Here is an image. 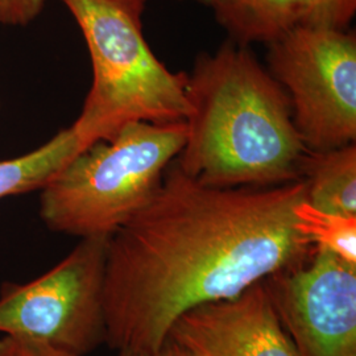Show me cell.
<instances>
[{
  "label": "cell",
  "mask_w": 356,
  "mask_h": 356,
  "mask_svg": "<svg viewBox=\"0 0 356 356\" xmlns=\"http://www.w3.org/2000/svg\"><path fill=\"white\" fill-rule=\"evenodd\" d=\"M264 284L296 356H356V266L316 248Z\"/></svg>",
  "instance_id": "cell-7"
},
{
  "label": "cell",
  "mask_w": 356,
  "mask_h": 356,
  "mask_svg": "<svg viewBox=\"0 0 356 356\" xmlns=\"http://www.w3.org/2000/svg\"><path fill=\"white\" fill-rule=\"evenodd\" d=\"M3 26H26L38 19L47 0H0Z\"/></svg>",
  "instance_id": "cell-15"
},
{
  "label": "cell",
  "mask_w": 356,
  "mask_h": 356,
  "mask_svg": "<svg viewBox=\"0 0 356 356\" xmlns=\"http://www.w3.org/2000/svg\"><path fill=\"white\" fill-rule=\"evenodd\" d=\"M305 200L302 178L216 188L173 161L152 198L108 236L106 344L132 355L153 351L185 312L305 263L316 248L294 213Z\"/></svg>",
  "instance_id": "cell-1"
},
{
  "label": "cell",
  "mask_w": 356,
  "mask_h": 356,
  "mask_svg": "<svg viewBox=\"0 0 356 356\" xmlns=\"http://www.w3.org/2000/svg\"><path fill=\"white\" fill-rule=\"evenodd\" d=\"M118 356H134L131 353H128V351H119L118 353Z\"/></svg>",
  "instance_id": "cell-17"
},
{
  "label": "cell",
  "mask_w": 356,
  "mask_h": 356,
  "mask_svg": "<svg viewBox=\"0 0 356 356\" xmlns=\"http://www.w3.org/2000/svg\"><path fill=\"white\" fill-rule=\"evenodd\" d=\"M297 227L314 248L356 266V216L319 210L302 201L296 207Z\"/></svg>",
  "instance_id": "cell-12"
},
{
  "label": "cell",
  "mask_w": 356,
  "mask_h": 356,
  "mask_svg": "<svg viewBox=\"0 0 356 356\" xmlns=\"http://www.w3.org/2000/svg\"><path fill=\"white\" fill-rule=\"evenodd\" d=\"M108 236L83 238L57 266L0 289V337L85 356L106 343L104 273Z\"/></svg>",
  "instance_id": "cell-6"
},
{
  "label": "cell",
  "mask_w": 356,
  "mask_h": 356,
  "mask_svg": "<svg viewBox=\"0 0 356 356\" xmlns=\"http://www.w3.org/2000/svg\"><path fill=\"white\" fill-rule=\"evenodd\" d=\"M89 49L92 82L72 126L79 151L138 122H185L186 73H173L143 32L147 0H61Z\"/></svg>",
  "instance_id": "cell-3"
},
{
  "label": "cell",
  "mask_w": 356,
  "mask_h": 356,
  "mask_svg": "<svg viewBox=\"0 0 356 356\" xmlns=\"http://www.w3.org/2000/svg\"><path fill=\"white\" fill-rule=\"evenodd\" d=\"M200 1H204V3H206V4H207V1H209V0H200Z\"/></svg>",
  "instance_id": "cell-19"
},
{
  "label": "cell",
  "mask_w": 356,
  "mask_h": 356,
  "mask_svg": "<svg viewBox=\"0 0 356 356\" xmlns=\"http://www.w3.org/2000/svg\"><path fill=\"white\" fill-rule=\"evenodd\" d=\"M300 24L347 29L356 13V0H301Z\"/></svg>",
  "instance_id": "cell-13"
},
{
  "label": "cell",
  "mask_w": 356,
  "mask_h": 356,
  "mask_svg": "<svg viewBox=\"0 0 356 356\" xmlns=\"http://www.w3.org/2000/svg\"><path fill=\"white\" fill-rule=\"evenodd\" d=\"M0 356H78L51 344L16 338L0 337Z\"/></svg>",
  "instance_id": "cell-14"
},
{
  "label": "cell",
  "mask_w": 356,
  "mask_h": 356,
  "mask_svg": "<svg viewBox=\"0 0 356 356\" xmlns=\"http://www.w3.org/2000/svg\"><path fill=\"white\" fill-rule=\"evenodd\" d=\"M301 176L306 202L319 210L356 216V144L306 154Z\"/></svg>",
  "instance_id": "cell-10"
},
{
  "label": "cell",
  "mask_w": 356,
  "mask_h": 356,
  "mask_svg": "<svg viewBox=\"0 0 356 356\" xmlns=\"http://www.w3.org/2000/svg\"><path fill=\"white\" fill-rule=\"evenodd\" d=\"M78 153L76 136L69 127L32 152L0 161V200L40 191Z\"/></svg>",
  "instance_id": "cell-11"
},
{
  "label": "cell",
  "mask_w": 356,
  "mask_h": 356,
  "mask_svg": "<svg viewBox=\"0 0 356 356\" xmlns=\"http://www.w3.org/2000/svg\"><path fill=\"white\" fill-rule=\"evenodd\" d=\"M185 140V122H138L90 145L40 189L41 220L81 239L113 235L152 198Z\"/></svg>",
  "instance_id": "cell-4"
},
{
  "label": "cell",
  "mask_w": 356,
  "mask_h": 356,
  "mask_svg": "<svg viewBox=\"0 0 356 356\" xmlns=\"http://www.w3.org/2000/svg\"><path fill=\"white\" fill-rule=\"evenodd\" d=\"M268 72L289 97L293 123L310 152L356 140L354 32L298 24L268 44Z\"/></svg>",
  "instance_id": "cell-5"
},
{
  "label": "cell",
  "mask_w": 356,
  "mask_h": 356,
  "mask_svg": "<svg viewBox=\"0 0 356 356\" xmlns=\"http://www.w3.org/2000/svg\"><path fill=\"white\" fill-rule=\"evenodd\" d=\"M191 111L175 160L198 182L216 188L273 186L301 178L309 153L280 83L234 40L202 53L186 73Z\"/></svg>",
  "instance_id": "cell-2"
},
{
  "label": "cell",
  "mask_w": 356,
  "mask_h": 356,
  "mask_svg": "<svg viewBox=\"0 0 356 356\" xmlns=\"http://www.w3.org/2000/svg\"><path fill=\"white\" fill-rule=\"evenodd\" d=\"M134 356H189L178 344L175 343L172 339H166L164 343L161 344L159 348L153 351H147L141 353L138 355Z\"/></svg>",
  "instance_id": "cell-16"
},
{
  "label": "cell",
  "mask_w": 356,
  "mask_h": 356,
  "mask_svg": "<svg viewBox=\"0 0 356 356\" xmlns=\"http://www.w3.org/2000/svg\"><path fill=\"white\" fill-rule=\"evenodd\" d=\"M216 20L241 45L270 44L301 23V0H209Z\"/></svg>",
  "instance_id": "cell-9"
},
{
  "label": "cell",
  "mask_w": 356,
  "mask_h": 356,
  "mask_svg": "<svg viewBox=\"0 0 356 356\" xmlns=\"http://www.w3.org/2000/svg\"><path fill=\"white\" fill-rule=\"evenodd\" d=\"M0 26H3V20H1V1H0Z\"/></svg>",
  "instance_id": "cell-18"
},
{
  "label": "cell",
  "mask_w": 356,
  "mask_h": 356,
  "mask_svg": "<svg viewBox=\"0 0 356 356\" xmlns=\"http://www.w3.org/2000/svg\"><path fill=\"white\" fill-rule=\"evenodd\" d=\"M168 338L189 356H296L264 281L185 312Z\"/></svg>",
  "instance_id": "cell-8"
}]
</instances>
